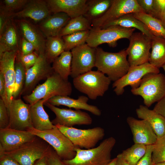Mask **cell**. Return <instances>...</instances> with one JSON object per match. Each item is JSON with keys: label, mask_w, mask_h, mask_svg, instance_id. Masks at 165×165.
Returning <instances> with one entry per match:
<instances>
[{"label": "cell", "mask_w": 165, "mask_h": 165, "mask_svg": "<svg viewBox=\"0 0 165 165\" xmlns=\"http://www.w3.org/2000/svg\"><path fill=\"white\" fill-rule=\"evenodd\" d=\"M127 56L125 49L112 53L105 51L97 47L96 48L95 67L114 82L126 74L130 67Z\"/></svg>", "instance_id": "1"}, {"label": "cell", "mask_w": 165, "mask_h": 165, "mask_svg": "<svg viewBox=\"0 0 165 165\" xmlns=\"http://www.w3.org/2000/svg\"><path fill=\"white\" fill-rule=\"evenodd\" d=\"M116 142L110 137L96 147L84 149L76 147V154L73 159L62 160L66 165H108L112 160L111 153Z\"/></svg>", "instance_id": "2"}, {"label": "cell", "mask_w": 165, "mask_h": 165, "mask_svg": "<svg viewBox=\"0 0 165 165\" xmlns=\"http://www.w3.org/2000/svg\"><path fill=\"white\" fill-rule=\"evenodd\" d=\"M72 92L71 82L54 72L44 83L37 85L30 94L23 97L27 104L31 105L42 99L47 101L56 96H69Z\"/></svg>", "instance_id": "3"}, {"label": "cell", "mask_w": 165, "mask_h": 165, "mask_svg": "<svg viewBox=\"0 0 165 165\" xmlns=\"http://www.w3.org/2000/svg\"><path fill=\"white\" fill-rule=\"evenodd\" d=\"M111 81L105 74L97 71H90L73 79L75 88L86 94L88 98L95 100L103 96L108 90Z\"/></svg>", "instance_id": "4"}, {"label": "cell", "mask_w": 165, "mask_h": 165, "mask_svg": "<svg viewBox=\"0 0 165 165\" xmlns=\"http://www.w3.org/2000/svg\"><path fill=\"white\" fill-rule=\"evenodd\" d=\"M131 91L133 94L141 97L145 106L149 107L165 96V75L161 73L148 74L139 86Z\"/></svg>", "instance_id": "5"}, {"label": "cell", "mask_w": 165, "mask_h": 165, "mask_svg": "<svg viewBox=\"0 0 165 165\" xmlns=\"http://www.w3.org/2000/svg\"><path fill=\"white\" fill-rule=\"evenodd\" d=\"M27 131L47 142L62 160H70L75 156L76 147L56 127L44 130L31 127Z\"/></svg>", "instance_id": "6"}, {"label": "cell", "mask_w": 165, "mask_h": 165, "mask_svg": "<svg viewBox=\"0 0 165 165\" xmlns=\"http://www.w3.org/2000/svg\"><path fill=\"white\" fill-rule=\"evenodd\" d=\"M135 29L119 26L105 28H92L90 30L86 43L94 48L103 43H107L110 47H115L117 46L119 40L124 38L129 39Z\"/></svg>", "instance_id": "7"}, {"label": "cell", "mask_w": 165, "mask_h": 165, "mask_svg": "<svg viewBox=\"0 0 165 165\" xmlns=\"http://www.w3.org/2000/svg\"><path fill=\"white\" fill-rule=\"evenodd\" d=\"M55 126L75 147L81 148L89 149L95 147L105 135L104 129L99 127L82 129L58 124Z\"/></svg>", "instance_id": "8"}, {"label": "cell", "mask_w": 165, "mask_h": 165, "mask_svg": "<svg viewBox=\"0 0 165 165\" xmlns=\"http://www.w3.org/2000/svg\"><path fill=\"white\" fill-rule=\"evenodd\" d=\"M37 137L14 150L5 152L4 154L15 160L20 165H33L38 160L47 155L51 148L50 145L38 141Z\"/></svg>", "instance_id": "9"}, {"label": "cell", "mask_w": 165, "mask_h": 165, "mask_svg": "<svg viewBox=\"0 0 165 165\" xmlns=\"http://www.w3.org/2000/svg\"><path fill=\"white\" fill-rule=\"evenodd\" d=\"M129 39V44L126 50L130 67L148 62L152 38L141 32H134Z\"/></svg>", "instance_id": "10"}, {"label": "cell", "mask_w": 165, "mask_h": 165, "mask_svg": "<svg viewBox=\"0 0 165 165\" xmlns=\"http://www.w3.org/2000/svg\"><path fill=\"white\" fill-rule=\"evenodd\" d=\"M72 54L70 76L73 79L92 70L95 67L96 48L86 43L71 50Z\"/></svg>", "instance_id": "11"}, {"label": "cell", "mask_w": 165, "mask_h": 165, "mask_svg": "<svg viewBox=\"0 0 165 165\" xmlns=\"http://www.w3.org/2000/svg\"><path fill=\"white\" fill-rule=\"evenodd\" d=\"M160 72L159 68L149 62L130 67L126 74L114 82L112 84L114 91L117 95H121L124 93L126 86H130L131 89L137 88L142 79L146 75L150 73L157 74Z\"/></svg>", "instance_id": "12"}, {"label": "cell", "mask_w": 165, "mask_h": 165, "mask_svg": "<svg viewBox=\"0 0 165 165\" xmlns=\"http://www.w3.org/2000/svg\"><path fill=\"white\" fill-rule=\"evenodd\" d=\"M144 12L137 0H112L111 5L105 14L91 22L92 28H100L104 24L129 13Z\"/></svg>", "instance_id": "13"}, {"label": "cell", "mask_w": 165, "mask_h": 165, "mask_svg": "<svg viewBox=\"0 0 165 165\" xmlns=\"http://www.w3.org/2000/svg\"><path fill=\"white\" fill-rule=\"evenodd\" d=\"M56 115L51 122L54 125H59L73 127L75 125H90L93 120L87 112L80 110H73L70 108H61L52 105L47 102L44 103Z\"/></svg>", "instance_id": "14"}, {"label": "cell", "mask_w": 165, "mask_h": 165, "mask_svg": "<svg viewBox=\"0 0 165 165\" xmlns=\"http://www.w3.org/2000/svg\"><path fill=\"white\" fill-rule=\"evenodd\" d=\"M51 64L44 53L39 54L35 64L26 70L25 84L21 95L30 94L40 81L46 80L54 72Z\"/></svg>", "instance_id": "15"}, {"label": "cell", "mask_w": 165, "mask_h": 165, "mask_svg": "<svg viewBox=\"0 0 165 165\" xmlns=\"http://www.w3.org/2000/svg\"><path fill=\"white\" fill-rule=\"evenodd\" d=\"M30 105L20 98L13 99L7 107L9 117V128L27 130L33 127L30 112Z\"/></svg>", "instance_id": "16"}, {"label": "cell", "mask_w": 165, "mask_h": 165, "mask_svg": "<svg viewBox=\"0 0 165 165\" xmlns=\"http://www.w3.org/2000/svg\"><path fill=\"white\" fill-rule=\"evenodd\" d=\"M36 137L27 130L9 128L0 129V146L5 152H10L34 140Z\"/></svg>", "instance_id": "17"}, {"label": "cell", "mask_w": 165, "mask_h": 165, "mask_svg": "<svg viewBox=\"0 0 165 165\" xmlns=\"http://www.w3.org/2000/svg\"><path fill=\"white\" fill-rule=\"evenodd\" d=\"M127 122L132 133L134 144L146 146L155 144L157 136L147 121L129 116L127 118Z\"/></svg>", "instance_id": "18"}, {"label": "cell", "mask_w": 165, "mask_h": 165, "mask_svg": "<svg viewBox=\"0 0 165 165\" xmlns=\"http://www.w3.org/2000/svg\"><path fill=\"white\" fill-rule=\"evenodd\" d=\"M15 21L21 37L33 44L39 54L44 53L46 37L38 27L25 19Z\"/></svg>", "instance_id": "19"}, {"label": "cell", "mask_w": 165, "mask_h": 165, "mask_svg": "<svg viewBox=\"0 0 165 165\" xmlns=\"http://www.w3.org/2000/svg\"><path fill=\"white\" fill-rule=\"evenodd\" d=\"M19 51L6 52L0 55V72L3 74L6 81L8 106L13 99L15 75V64Z\"/></svg>", "instance_id": "20"}, {"label": "cell", "mask_w": 165, "mask_h": 165, "mask_svg": "<svg viewBox=\"0 0 165 165\" xmlns=\"http://www.w3.org/2000/svg\"><path fill=\"white\" fill-rule=\"evenodd\" d=\"M52 13L46 0H30L20 11L14 13L12 18H29L40 23Z\"/></svg>", "instance_id": "21"}, {"label": "cell", "mask_w": 165, "mask_h": 165, "mask_svg": "<svg viewBox=\"0 0 165 165\" xmlns=\"http://www.w3.org/2000/svg\"><path fill=\"white\" fill-rule=\"evenodd\" d=\"M87 0H46L52 13H64L71 18L83 15Z\"/></svg>", "instance_id": "22"}, {"label": "cell", "mask_w": 165, "mask_h": 165, "mask_svg": "<svg viewBox=\"0 0 165 165\" xmlns=\"http://www.w3.org/2000/svg\"><path fill=\"white\" fill-rule=\"evenodd\" d=\"M88 97L83 95L79 96L77 99L68 96H56L50 98L46 102L56 106L64 105L75 110H85L96 116H101V110L97 106L88 104Z\"/></svg>", "instance_id": "23"}, {"label": "cell", "mask_w": 165, "mask_h": 165, "mask_svg": "<svg viewBox=\"0 0 165 165\" xmlns=\"http://www.w3.org/2000/svg\"><path fill=\"white\" fill-rule=\"evenodd\" d=\"M19 33L15 21L13 18L10 19L0 34V55L6 52L19 51Z\"/></svg>", "instance_id": "24"}, {"label": "cell", "mask_w": 165, "mask_h": 165, "mask_svg": "<svg viewBox=\"0 0 165 165\" xmlns=\"http://www.w3.org/2000/svg\"><path fill=\"white\" fill-rule=\"evenodd\" d=\"M70 19L64 13H53L39 23L37 26L46 38L58 36Z\"/></svg>", "instance_id": "25"}, {"label": "cell", "mask_w": 165, "mask_h": 165, "mask_svg": "<svg viewBox=\"0 0 165 165\" xmlns=\"http://www.w3.org/2000/svg\"><path fill=\"white\" fill-rule=\"evenodd\" d=\"M138 117L147 121L159 138L165 135V119L161 115L148 107L140 105L136 110Z\"/></svg>", "instance_id": "26"}, {"label": "cell", "mask_w": 165, "mask_h": 165, "mask_svg": "<svg viewBox=\"0 0 165 165\" xmlns=\"http://www.w3.org/2000/svg\"><path fill=\"white\" fill-rule=\"evenodd\" d=\"M46 100L42 99L30 105V112L33 127L39 130L54 128L56 126L50 121L49 116L44 110L43 105Z\"/></svg>", "instance_id": "27"}, {"label": "cell", "mask_w": 165, "mask_h": 165, "mask_svg": "<svg viewBox=\"0 0 165 165\" xmlns=\"http://www.w3.org/2000/svg\"><path fill=\"white\" fill-rule=\"evenodd\" d=\"M113 26L136 28L152 38L155 36L142 22L134 16L133 13H129L123 15L117 19L105 23L100 28H105Z\"/></svg>", "instance_id": "28"}, {"label": "cell", "mask_w": 165, "mask_h": 165, "mask_svg": "<svg viewBox=\"0 0 165 165\" xmlns=\"http://www.w3.org/2000/svg\"><path fill=\"white\" fill-rule=\"evenodd\" d=\"M112 0H87L83 15L91 23L105 14Z\"/></svg>", "instance_id": "29"}, {"label": "cell", "mask_w": 165, "mask_h": 165, "mask_svg": "<svg viewBox=\"0 0 165 165\" xmlns=\"http://www.w3.org/2000/svg\"><path fill=\"white\" fill-rule=\"evenodd\" d=\"M72 61L71 51H64L53 61L52 68L63 79L68 80L71 73Z\"/></svg>", "instance_id": "30"}, {"label": "cell", "mask_w": 165, "mask_h": 165, "mask_svg": "<svg viewBox=\"0 0 165 165\" xmlns=\"http://www.w3.org/2000/svg\"><path fill=\"white\" fill-rule=\"evenodd\" d=\"M148 62L159 69L165 64V38L154 36Z\"/></svg>", "instance_id": "31"}, {"label": "cell", "mask_w": 165, "mask_h": 165, "mask_svg": "<svg viewBox=\"0 0 165 165\" xmlns=\"http://www.w3.org/2000/svg\"><path fill=\"white\" fill-rule=\"evenodd\" d=\"M134 16L142 22L155 36L165 38V27L161 20L144 12L133 13Z\"/></svg>", "instance_id": "32"}, {"label": "cell", "mask_w": 165, "mask_h": 165, "mask_svg": "<svg viewBox=\"0 0 165 165\" xmlns=\"http://www.w3.org/2000/svg\"><path fill=\"white\" fill-rule=\"evenodd\" d=\"M91 23L83 15L71 18L61 31L59 36L62 37L75 32L90 30Z\"/></svg>", "instance_id": "33"}, {"label": "cell", "mask_w": 165, "mask_h": 165, "mask_svg": "<svg viewBox=\"0 0 165 165\" xmlns=\"http://www.w3.org/2000/svg\"><path fill=\"white\" fill-rule=\"evenodd\" d=\"M64 51V44L62 37L58 36L46 38L44 54L51 63Z\"/></svg>", "instance_id": "34"}, {"label": "cell", "mask_w": 165, "mask_h": 165, "mask_svg": "<svg viewBox=\"0 0 165 165\" xmlns=\"http://www.w3.org/2000/svg\"><path fill=\"white\" fill-rule=\"evenodd\" d=\"M147 146L134 144L120 153L129 165H135L145 154Z\"/></svg>", "instance_id": "35"}, {"label": "cell", "mask_w": 165, "mask_h": 165, "mask_svg": "<svg viewBox=\"0 0 165 165\" xmlns=\"http://www.w3.org/2000/svg\"><path fill=\"white\" fill-rule=\"evenodd\" d=\"M90 30L75 32L62 37L65 51H70L73 49L86 43Z\"/></svg>", "instance_id": "36"}, {"label": "cell", "mask_w": 165, "mask_h": 165, "mask_svg": "<svg viewBox=\"0 0 165 165\" xmlns=\"http://www.w3.org/2000/svg\"><path fill=\"white\" fill-rule=\"evenodd\" d=\"M15 70V75L13 99L20 98L24 89L26 80V70L21 63L16 60Z\"/></svg>", "instance_id": "37"}, {"label": "cell", "mask_w": 165, "mask_h": 165, "mask_svg": "<svg viewBox=\"0 0 165 165\" xmlns=\"http://www.w3.org/2000/svg\"><path fill=\"white\" fill-rule=\"evenodd\" d=\"M153 164L165 161V135L157 138L152 155Z\"/></svg>", "instance_id": "38"}, {"label": "cell", "mask_w": 165, "mask_h": 165, "mask_svg": "<svg viewBox=\"0 0 165 165\" xmlns=\"http://www.w3.org/2000/svg\"><path fill=\"white\" fill-rule=\"evenodd\" d=\"M39 56V54L36 51L25 55L21 54L18 51L16 55V60L20 62L27 70L35 64Z\"/></svg>", "instance_id": "39"}, {"label": "cell", "mask_w": 165, "mask_h": 165, "mask_svg": "<svg viewBox=\"0 0 165 165\" xmlns=\"http://www.w3.org/2000/svg\"><path fill=\"white\" fill-rule=\"evenodd\" d=\"M29 1V0H3L0 8L9 13H14L15 10L23 9Z\"/></svg>", "instance_id": "40"}, {"label": "cell", "mask_w": 165, "mask_h": 165, "mask_svg": "<svg viewBox=\"0 0 165 165\" xmlns=\"http://www.w3.org/2000/svg\"><path fill=\"white\" fill-rule=\"evenodd\" d=\"M9 117L8 108L3 101L0 99V129L8 127Z\"/></svg>", "instance_id": "41"}, {"label": "cell", "mask_w": 165, "mask_h": 165, "mask_svg": "<svg viewBox=\"0 0 165 165\" xmlns=\"http://www.w3.org/2000/svg\"><path fill=\"white\" fill-rule=\"evenodd\" d=\"M165 10V0H154L151 16L160 20Z\"/></svg>", "instance_id": "42"}, {"label": "cell", "mask_w": 165, "mask_h": 165, "mask_svg": "<svg viewBox=\"0 0 165 165\" xmlns=\"http://www.w3.org/2000/svg\"><path fill=\"white\" fill-rule=\"evenodd\" d=\"M35 51V49L33 44L21 37L19 51L20 53L25 55L31 53Z\"/></svg>", "instance_id": "43"}, {"label": "cell", "mask_w": 165, "mask_h": 165, "mask_svg": "<svg viewBox=\"0 0 165 165\" xmlns=\"http://www.w3.org/2000/svg\"><path fill=\"white\" fill-rule=\"evenodd\" d=\"M154 145L147 146L145 153L135 165H153L152 155Z\"/></svg>", "instance_id": "44"}, {"label": "cell", "mask_w": 165, "mask_h": 165, "mask_svg": "<svg viewBox=\"0 0 165 165\" xmlns=\"http://www.w3.org/2000/svg\"><path fill=\"white\" fill-rule=\"evenodd\" d=\"M47 157L48 165H66L52 147L47 155Z\"/></svg>", "instance_id": "45"}, {"label": "cell", "mask_w": 165, "mask_h": 165, "mask_svg": "<svg viewBox=\"0 0 165 165\" xmlns=\"http://www.w3.org/2000/svg\"><path fill=\"white\" fill-rule=\"evenodd\" d=\"M0 34L3 31L9 20L13 18V13L8 12L0 8Z\"/></svg>", "instance_id": "46"}, {"label": "cell", "mask_w": 165, "mask_h": 165, "mask_svg": "<svg viewBox=\"0 0 165 165\" xmlns=\"http://www.w3.org/2000/svg\"><path fill=\"white\" fill-rule=\"evenodd\" d=\"M145 13L152 15L153 9L154 0H137Z\"/></svg>", "instance_id": "47"}, {"label": "cell", "mask_w": 165, "mask_h": 165, "mask_svg": "<svg viewBox=\"0 0 165 165\" xmlns=\"http://www.w3.org/2000/svg\"><path fill=\"white\" fill-rule=\"evenodd\" d=\"M0 96L7 107L8 105L7 89L6 81L3 74L0 72Z\"/></svg>", "instance_id": "48"}, {"label": "cell", "mask_w": 165, "mask_h": 165, "mask_svg": "<svg viewBox=\"0 0 165 165\" xmlns=\"http://www.w3.org/2000/svg\"><path fill=\"white\" fill-rule=\"evenodd\" d=\"M153 110L165 119V96L157 102Z\"/></svg>", "instance_id": "49"}, {"label": "cell", "mask_w": 165, "mask_h": 165, "mask_svg": "<svg viewBox=\"0 0 165 165\" xmlns=\"http://www.w3.org/2000/svg\"><path fill=\"white\" fill-rule=\"evenodd\" d=\"M0 165H20L15 160L4 154L0 155Z\"/></svg>", "instance_id": "50"}, {"label": "cell", "mask_w": 165, "mask_h": 165, "mask_svg": "<svg viewBox=\"0 0 165 165\" xmlns=\"http://www.w3.org/2000/svg\"><path fill=\"white\" fill-rule=\"evenodd\" d=\"M47 155L38 160L33 165H48Z\"/></svg>", "instance_id": "51"}, {"label": "cell", "mask_w": 165, "mask_h": 165, "mask_svg": "<svg viewBox=\"0 0 165 165\" xmlns=\"http://www.w3.org/2000/svg\"><path fill=\"white\" fill-rule=\"evenodd\" d=\"M116 158V165H129L127 163L123 158L120 153L117 156Z\"/></svg>", "instance_id": "52"}, {"label": "cell", "mask_w": 165, "mask_h": 165, "mask_svg": "<svg viewBox=\"0 0 165 165\" xmlns=\"http://www.w3.org/2000/svg\"><path fill=\"white\" fill-rule=\"evenodd\" d=\"M116 158L112 160L111 162L108 165H116Z\"/></svg>", "instance_id": "53"}, {"label": "cell", "mask_w": 165, "mask_h": 165, "mask_svg": "<svg viewBox=\"0 0 165 165\" xmlns=\"http://www.w3.org/2000/svg\"><path fill=\"white\" fill-rule=\"evenodd\" d=\"M160 20H161L163 25L165 27V10L162 18Z\"/></svg>", "instance_id": "54"}, {"label": "cell", "mask_w": 165, "mask_h": 165, "mask_svg": "<svg viewBox=\"0 0 165 165\" xmlns=\"http://www.w3.org/2000/svg\"><path fill=\"white\" fill-rule=\"evenodd\" d=\"M153 165H165V161L157 163Z\"/></svg>", "instance_id": "55"}, {"label": "cell", "mask_w": 165, "mask_h": 165, "mask_svg": "<svg viewBox=\"0 0 165 165\" xmlns=\"http://www.w3.org/2000/svg\"><path fill=\"white\" fill-rule=\"evenodd\" d=\"M162 68H163L165 72V64L162 66Z\"/></svg>", "instance_id": "56"}]
</instances>
